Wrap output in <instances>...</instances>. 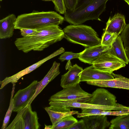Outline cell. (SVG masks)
I'll list each match as a JSON object with an SVG mask.
<instances>
[{
  "instance_id": "6da1fadb",
  "label": "cell",
  "mask_w": 129,
  "mask_h": 129,
  "mask_svg": "<svg viewBox=\"0 0 129 129\" xmlns=\"http://www.w3.org/2000/svg\"><path fill=\"white\" fill-rule=\"evenodd\" d=\"M38 30L32 35L16 39L14 43L18 50L25 53L42 51L64 38L63 30L58 25L48 26Z\"/></svg>"
},
{
  "instance_id": "7a4b0ae2",
  "label": "cell",
  "mask_w": 129,
  "mask_h": 129,
  "mask_svg": "<svg viewBox=\"0 0 129 129\" xmlns=\"http://www.w3.org/2000/svg\"><path fill=\"white\" fill-rule=\"evenodd\" d=\"M108 0H78L74 10H67L64 14V20L73 25L81 24L89 20L101 21L99 16Z\"/></svg>"
},
{
  "instance_id": "3957f363",
  "label": "cell",
  "mask_w": 129,
  "mask_h": 129,
  "mask_svg": "<svg viewBox=\"0 0 129 129\" xmlns=\"http://www.w3.org/2000/svg\"><path fill=\"white\" fill-rule=\"evenodd\" d=\"M64 17L54 11H34L18 15L15 23V29L27 28L38 30L51 25L62 24Z\"/></svg>"
},
{
  "instance_id": "277c9868",
  "label": "cell",
  "mask_w": 129,
  "mask_h": 129,
  "mask_svg": "<svg viewBox=\"0 0 129 129\" xmlns=\"http://www.w3.org/2000/svg\"><path fill=\"white\" fill-rule=\"evenodd\" d=\"M64 38L69 42L88 48L101 45V39L96 31L86 25H70L63 29Z\"/></svg>"
},
{
  "instance_id": "5b68a950",
  "label": "cell",
  "mask_w": 129,
  "mask_h": 129,
  "mask_svg": "<svg viewBox=\"0 0 129 129\" xmlns=\"http://www.w3.org/2000/svg\"><path fill=\"white\" fill-rule=\"evenodd\" d=\"M6 129H38L40 124L37 112L32 111L31 104L28 105L17 112Z\"/></svg>"
},
{
  "instance_id": "8992f818",
  "label": "cell",
  "mask_w": 129,
  "mask_h": 129,
  "mask_svg": "<svg viewBox=\"0 0 129 129\" xmlns=\"http://www.w3.org/2000/svg\"><path fill=\"white\" fill-rule=\"evenodd\" d=\"M63 89L52 95L49 101H61L87 103L93 96L81 87L79 83Z\"/></svg>"
},
{
  "instance_id": "52a82bcc",
  "label": "cell",
  "mask_w": 129,
  "mask_h": 129,
  "mask_svg": "<svg viewBox=\"0 0 129 129\" xmlns=\"http://www.w3.org/2000/svg\"><path fill=\"white\" fill-rule=\"evenodd\" d=\"M92 65L99 70L112 74L114 71L124 67L126 64L115 56L111 47L107 52L93 62Z\"/></svg>"
},
{
  "instance_id": "ba28073f",
  "label": "cell",
  "mask_w": 129,
  "mask_h": 129,
  "mask_svg": "<svg viewBox=\"0 0 129 129\" xmlns=\"http://www.w3.org/2000/svg\"><path fill=\"white\" fill-rule=\"evenodd\" d=\"M93 96L87 103L91 104L121 109L126 106L116 102V97L108 90L103 88H98L92 93Z\"/></svg>"
},
{
  "instance_id": "9c48e42d",
  "label": "cell",
  "mask_w": 129,
  "mask_h": 129,
  "mask_svg": "<svg viewBox=\"0 0 129 129\" xmlns=\"http://www.w3.org/2000/svg\"><path fill=\"white\" fill-rule=\"evenodd\" d=\"M64 51V49L62 47H61L51 54L36 63L11 76L6 77L3 80L0 81V84L1 85L0 89H2L6 85L10 83L12 84L16 83L22 77L36 70L48 60L63 53Z\"/></svg>"
},
{
  "instance_id": "30bf717a",
  "label": "cell",
  "mask_w": 129,
  "mask_h": 129,
  "mask_svg": "<svg viewBox=\"0 0 129 129\" xmlns=\"http://www.w3.org/2000/svg\"><path fill=\"white\" fill-rule=\"evenodd\" d=\"M38 81L34 80L24 88L19 90L13 97L14 107L13 111L17 112L25 107L35 92Z\"/></svg>"
},
{
  "instance_id": "8fae6325",
  "label": "cell",
  "mask_w": 129,
  "mask_h": 129,
  "mask_svg": "<svg viewBox=\"0 0 129 129\" xmlns=\"http://www.w3.org/2000/svg\"><path fill=\"white\" fill-rule=\"evenodd\" d=\"M114 78L108 80H94L86 82L89 85L101 87H110L129 90V79L121 75L113 73Z\"/></svg>"
},
{
  "instance_id": "7c38bea8",
  "label": "cell",
  "mask_w": 129,
  "mask_h": 129,
  "mask_svg": "<svg viewBox=\"0 0 129 129\" xmlns=\"http://www.w3.org/2000/svg\"><path fill=\"white\" fill-rule=\"evenodd\" d=\"M111 47L101 45L86 48L82 52L78 59L82 62L92 64L100 56L107 52Z\"/></svg>"
},
{
  "instance_id": "4fadbf2b",
  "label": "cell",
  "mask_w": 129,
  "mask_h": 129,
  "mask_svg": "<svg viewBox=\"0 0 129 129\" xmlns=\"http://www.w3.org/2000/svg\"><path fill=\"white\" fill-rule=\"evenodd\" d=\"M80 81L108 80L114 77L112 74L96 69L93 65L84 69L79 74Z\"/></svg>"
},
{
  "instance_id": "5bb4252c",
  "label": "cell",
  "mask_w": 129,
  "mask_h": 129,
  "mask_svg": "<svg viewBox=\"0 0 129 129\" xmlns=\"http://www.w3.org/2000/svg\"><path fill=\"white\" fill-rule=\"evenodd\" d=\"M68 69L61 76L60 85L63 88L75 85L80 82L79 74L83 70L82 68L76 64Z\"/></svg>"
},
{
  "instance_id": "9a60e30c",
  "label": "cell",
  "mask_w": 129,
  "mask_h": 129,
  "mask_svg": "<svg viewBox=\"0 0 129 129\" xmlns=\"http://www.w3.org/2000/svg\"><path fill=\"white\" fill-rule=\"evenodd\" d=\"M60 63L56 61L53 62L51 67L44 78L41 81L38 82L35 92L29 101L28 105L31 104L35 98L48 83L60 74Z\"/></svg>"
},
{
  "instance_id": "2e32d148",
  "label": "cell",
  "mask_w": 129,
  "mask_h": 129,
  "mask_svg": "<svg viewBox=\"0 0 129 129\" xmlns=\"http://www.w3.org/2000/svg\"><path fill=\"white\" fill-rule=\"evenodd\" d=\"M126 24L124 16L118 13L110 17L106 23L104 32L116 34L118 36L122 32Z\"/></svg>"
},
{
  "instance_id": "e0dca14e",
  "label": "cell",
  "mask_w": 129,
  "mask_h": 129,
  "mask_svg": "<svg viewBox=\"0 0 129 129\" xmlns=\"http://www.w3.org/2000/svg\"><path fill=\"white\" fill-rule=\"evenodd\" d=\"M69 107L50 106L45 108L49 116L52 125L66 116L77 114L78 113L77 111H71Z\"/></svg>"
},
{
  "instance_id": "ac0fdd59",
  "label": "cell",
  "mask_w": 129,
  "mask_h": 129,
  "mask_svg": "<svg viewBox=\"0 0 129 129\" xmlns=\"http://www.w3.org/2000/svg\"><path fill=\"white\" fill-rule=\"evenodd\" d=\"M50 106L78 108L81 109L87 108H95L106 110L108 111L120 110L121 109L91 104L88 103L70 102L65 101H51L49 102Z\"/></svg>"
},
{
  "instance_id": "d6986e66",
  "label": "cell",
  "mask_w": 129,
  "mask_h": 129,
  "mask_svg": "<svg viewBox=\"0 0 129 129\" xmlns=\"http://www.w3.org/2000/svg\"><path fill=\"white\" fill-rule=\"evenodd\" d=\"M107 115H90L82 117L87 129H105L110 126V123Z\"/></svg>"
},
{
  "instance_id": "ffe728a7",
  "label": "cell",
  "mask_w": 129,
  "mask_h": 129,
  "mask_svg": "<svg viewBox=\"0 0 129 129\" xmlns=\"http://www.w3.org/2000/svg\"><path fill=\"white\" fill-rule=\"evenodd\" d=\"M16 18L15 15L12 14L0 20L1 39L9 38L13 36Z\"/></svg>"
},
{
  "instance_id": "44dd1931",
  "label": "cell",
  "mask_w": 129,
  "mask_h": 129,
  "mask_svg": "<svg viewBox=\"0 0 129 129\" xmlns=\"http://www.w3.org/2000/svg\"><path fill=\"white\" fill-rule=\"evenodd\" d=\"M115 56L126 64L129 62L120 35L118 36L111 46Z\"/></svg>"
},
{
  "instance_id": "7402d4cb",
  "label": "cell",
  "mask_w": 129,
  "mask_h": 129,
  "mask_svg": "<svg viewBox=\"0 0 129 129\" xmlns=\"http://www.w3.org/2000/svg\"><path fill=\"white\" fill-rule=\"evenodd\" d=\"M110 122V129H129V114L117 116Z\"/></svg>"
},
{
  "instance_id": "603a6c76",
  "label": "cell",
  "mask_w": 129,
  "mask_h": 129,
  "mask_svg": "<svg viewBox=\"0 0 129 129\" xmlns=\"http://www.w3.org/2000/svg\"><path fill=\"white\" fill-rule=\"evenodd\" d=\"M78 120L72 115L66 116L52 125L51 129H68Z\"/></svg>"
},
{
  "instance_id": "cb8c5ba5",
  "label": "cell",
  "mask_w": 129,
  "mask_h": 129,
  "mask_svg": "<svg viewBox=\"0 0 129 129\" xmlns=\"http://www.w3.org/2000/svg\"><path fill=\"white\" fill-rule=\"evenodd\" d=\"M13 84L9 106L4 118L1 129H6L7 127L12 113L14 109V104L13 97L15 91V83H13Z\"/></svg>"
},
{
  "instance_id": "d4e9b609",
  "label": "cell",
  "mask_w": 129,
  "mask_h": 129,
  "mask_svg": "<svg viewBox=\"0 0 129 129\" xmlns=\"http://www.w3.org/2000/svg\"><path fill=\"white\" fill-rule=\"evenodd\" d=\"M118 36L116 34L104 32L101 39V45L111 47Z\"/></svg>"
},
{
  "instance_id": "484cf974",
  "label": "cell",
  "mask_w": 129,
  "mask_h": 129,
  "mask_svg": "<svg viewBox=\"0 0 129 129\" xmlns=\"http://www.w3.org/2000/svg\"><path fill=\"white\" fill-rule=\"evenodd\" d=\"M82 52L74 53L72 52H66L61 55L58 59L62 62L65 60H70L74 58L78 59Z\"/></svg>"
},
{
  "instance_id": "4316f807",
  "label": "cell",
  "mask_w": 129,
  "mask_h": 129,
  "mask_svg": "<svg viewBox=\"0 0 129 129\" xmlns=\"http://www.w3.org/2000/svg\"><path fill=\"white\" fill-rule=\"evenodd\" d=\"M129 114V107H127L120 110L102 112V115L118 116Z\"/></svg>"
},
{
  "instance_id": "83f0119b",
  "label": "cell",
  "mask_w": 129,
  "mask_h": 129,
  "mask_svg": "<svg viewBox=\"0 0 129 129\" xmlns=\"http://www.w3.org/2000/svg\"><path fill=\"white\" fill-rule=\"evenodd\" d=\"M125 49L129 48V23L126 24L120 35Z\"/></svg>"
},
{
  "instance_id": "f1b7e54d",
  "label": "cell",
  "mask_w": 129,
  "mask_h": 129,
  "mask_svg": "<svg viewBox=\"0 0 129 129\" xmlns=\"http://www.w3.org/2000/svg\"><path fill=\"white\" fill-rule=\"evenodd\" d=\"M55 10L59 13L64 14L67 9L64 4L63 0H52Z\"/></svg>"
},
{
  "instance_id": "f546056e",
  "label": "cell",
  "mask_w": 129,
  "mask_h": 129,
  "mask_svg": "<svg viewBox=\"0 0 129 129\" xmlns=\"http://www.w3.org/2000/svg\"><path fill=\"white\" fill-rule=\"evenodd\" d=\"M78 0H63L64 4L68 10L73 11L77 3Z\"/></svg>"
},
{
  "instance_id": "4dcf8cb0",
  "label": "cell",
  "mask_w": 129,
  "mask_h": 129,
  "mask_svg": "<svg viewBox=\"0 0 129 129\" xmlns=\"http://www.w3.org/2000/svg\"><path fill=\"white\" fill-rule=\"evenodd\" d=\"M20 30L21 34L23 37L31 36L38 31V30L27 28H23Z\"/></svg>"
},
{
  "instance_id": "1f68e13d",
  "label": "cell",
  "mask_w": 129,
  "mask_h": 129,
  "mask_svg": "<svg viewBox=\"0 0 129 129\" xmlns=\"http://www.w3.org/2000/svg\"><path fill=\"white\" fill-rule=\"evenodd\" d=\"M68 129H87L85 122L82 119L70 127Z\"/></svg>"
},
{
  "instance_id": "d6a6232c",
  "label": "cell",
  "mask_w": 129,
  "mask_h": 129,
  "mask_svg": "<svg viewBox=\"0 0 129 129\" xmlns=\"http://www.w3.org/2000/svg\"><path fill=\"white\" fill-rule=\"evenodd\" d=\"M81 109V113H95L103 111H108L106 110L95 108H83Z\"/></svg>"
},
{
  "instance_id": "836d02e7",
  "label": "cell",
  "mask_w": 129,
  "mask_h": 129,
  "mask_svg": "<svg viewBox=\"0 0 129 129\" xmlns=\"http://www.w3.org/2000/svg\"><path fill=\"white\" fill-rule=\"evenodd\" d=\"M45 129H51L52 125H46L45 124Z\"/></svg>"
},
{
  "instance_id": "e575fe53",
  "label": "cell",
  "mask_w": 129,
  "mask_h": 129,
  "mask_svg": "<svg viewBox=\"0 0 129 129\" xmlns=\"http://www.w3.org/2000/svg\"><path fill=\"white\" fill-rule=\"evenodd\" d=\"M129 6V0H123Z\"/></svg>"
},
{
  "instance_id": "d590c367",
  "label": "cell",
  "mask_w": 129,
  "mask_h": 129,
  "mask_svg": "<svg viewBox=\"0 0 129 129\" xmlns=\"http://www.w3.org/2000/svg\"><path fill=\"white\" fill-rule=\"evenodd\" d=\"M42 1H52V0H42Z\"/></svg>"
},
{
  "instance_id": "8d00e7d4",
  "label": "cell",
  "mask_w": 129,
  "mask_h": 129,
  "mask_svg": "<svg viewBox=\"0 0 129 129\" xmlns=\"http://www.w3.org/2000/svg\"><path fill=\"white\" fill-rule=\"evenodd\" d=\"M0 1H2V0H0Z\"/></svg>"
}]
</instances>
